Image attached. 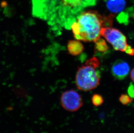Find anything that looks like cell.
<instances>
[{"instance_id":"obj_1","label":"cell","mask_w":134,"mask_h":133,"mask_svg":"<svg viewBox=\"0 0 134 133\" xmlns=\"http://www.w3.org/2000/svg\"><path fill=\"white\" fill-rule=\"evenodd\" d=\"M98 1L31 0L32 13L55 27L70 28L82 10L95 5Z\"/></svg>"},{"instance_id":"obj_2","label":"cell","mask_w":134,"mask_h":133,"mask_svg":"<svg viewBox=\"0 0 134 133\" xmlns=\"http://www.w3.org/2000/svg\"><path fill=\"white\" fill-rule=\"evenodd\" d=\"M114 15L102 16L96 10L82 11L70 26L76 40L85 43L94 42L101 37L100 32L104 27H111Z\"/></svg>"},{"instance_id":"obj_3","label":"cell","mask_w":134,"mask_h":133,"mask_svg":"<svg viewBox=\"0 0 134 133\" xmlns=\"http://www.w3.org/2000/svg\"><path fill=\"white\" fill-rule=\"evenodd\" d=\"M100 65L99 59L95 57L87 60L85 64L79 67L75 83L80 90L89 91L96 88L100 83V78L96 69Z\"/></svg>"},{"instance_id":"obj_4","label":"cell","mask_w":134,"mask_h":133,"mask_svg":"<svg viewBox=\"0 0 134 133\" xmlns=\"http://www.w3.org/2000/svg\"><path fill=\"white\" fill-rule=\"evenodd\" d=\"M100 34L111 45L115 50L125 52L129 45L127 38L119 29L111 27H104L102 28Z\"/></svg>"},{"instance_id":"obj_5","label":"cell","mask_w":134,"mask_h":133,"mask_svg":"<svg viewBox=\"0 0 134 133\" xmlns=\"http://www.w3.org/2000/svg\"><path fill=\"white\" fill-rule=\"evenodd\" d=\"M60 102L63 108L70 112L77 111L83 105L81 95L74 89L63 92L61 96Z\"/></svg>"},{"instance_id":"obj_6","label":"cell","mask_w":134,"mask_h":133,"mask_svg":"<svg viewBox=\"0 0 134 133\" xmlns=\"http://www.w3.org/2000/svg\"><path fill=\"white\" fill-rule=\"evenodd\" d=\"M130 70L129 64L124 61L119 60L111 66V72L113 76L119 80H123L128 75Z\"/></svg>"},{"instance_id":"obj_7","label":"cell","mask_w":134,"mask_h":133,"mask_svg":"<svg viewBox=\"0 0 134 133\" xmlns=\"http://www.w3.org/2000/svg\"><path fill=\"white\" fill-rule=\"evenodd\" d=\"M126 4L125 0H107L106 2L107 9L114 15L122 11Z\"/></svg>"},{"instance_id":"obj_8","label":"cell","mask_w":134,"mask_h":133,"mask_svg":"<svg viewBox=\"0 0 134 133\" xmlns=\"http://www.w3.org/2000/svg\"><path fill=\"white\" fill-rule=\"evenodd\" d=\"M67 48L69 54L72 56L79 55L84 50L83 45L78 40L69 41Z\"/></svg>"},{"instance_id":"obj_9","label":"cell","mask_w":134,"mask_h":133,"mask_svg":"<svg viewBox=\"0 0 134 133\" xmlns=\"http://www.w3.org/2000/svg\"><path fill=\"white\" fill-rule=\"evenodd\" d=\"M109 50V46L104 39L100 38L95 41L94 46L95 54H103L107 52Z\"/></svg>"},{"instance_id":"obj_10","label":"cell","mask_w":134,"mask_h":133,"mask_svg":"<svg viewBox=\"0 0 134 133\" xmlns=\"http://www.w3.org/2000/svg\"><path fill=\"white\" fill-rule=\"evenodd\" d=\"M92 102L95 106H99L103 104L104 102V99L101 95L99 94H95L92 96Z\"/></svg>"},{"instance_id":"obj_11","label":"cell","mask_w":134,"mask_h":133,"mask_svg":"<svg viewBox=\"0 0 134 133\" xmlns=\"http://www.w3.org/2000/svg\"><path fill=\"white\" fill-rule=\"evenodd\" d=\"M119 100L122 104L126 106L132 103L133 99L128 95L123 94H121L119 97Z\"/></svg>"},{"instance_id":"obj_12","label":"cell","mask_w":134,"mask_h":133,"mask_svg":"<svg viewBox=\"0 0 134 133\" xmlns=\"http://www.w3.org/2000/svg\"><path fill=\"white\" fill-rule=\"evenodd\" d=\"M128 93L129 96L132 98H134V85L131 83L128 89Z\"/></svg>"},{"instance_id":"obj_13","label":"cell","mask_w":134,"mask_h":133,"mask_svg":"<svg viewBox=\"0 0 134 133\" xmlns=\"http://www.w3.org/2000/svg\"><path fill=\"white\" fill-rule=\"evenodd\" d=\"M125 52L129 55L134 56V48H132L130 45H128Z\"/></svg>"},{"instance_id":"obj_14","label":"cell","mask_w":134,"mask_h":133,"mask_svg":"<svg viewBox=\"0 0 134 133\" xmlns=\"http://www.w3.org/2000/svg\"><path fill=\"white\" fill-rule=\"evenodd\" d=\"M131 78L134 83V68L131 72Z\"/></svg>"},{"instance_id":"obj_15","label":"cell","mask_w":134,"mask_h":133,"mask_svg":"<svg viewBox=\"0 0 134 133\" xmlns=\"http://www.w3.org/2000/svg\"><path fill=\"white\" fill-rule=\"evenodd\" d=\"M7 3L6 1H3L1 3V6L2 8H5L7 6Z\"/></svg>"}]
</instances>
